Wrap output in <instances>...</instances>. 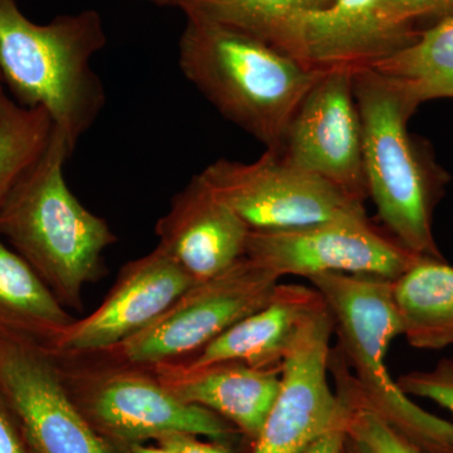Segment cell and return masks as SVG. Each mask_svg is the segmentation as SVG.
I'll return each instance as SVG.
<instances>
[{
    "instance_id": "cell-33",
    "label": "cell",
    "mask_w": 453,
    "mask_h": 453,
    "mask_svg": "<svg viewBox=\"0 0 453 453\" xmlns=\"http://www.w3.org/2000/svg\"><path fill=\"white\" fill-rule=\"evenodd\" d=\"M0 83H3V81H2V76H0Z\"/></svg>"
},
{
    "instance_id": "cell-31",
    "label": "cell",
    "mask_w": 453,
    "mask_h": 453,
    "mask_svg": "<svg viewBox=\"0 0 453 453\" xmlns=\"http://www.w3.org/2000/svg\"><path fill=\"white\" fill-rule=\"evenodd\" d=\"M344 453H371L369 449H366L363 443H360L359 441L354 440L353 437H347V441H345V449Z\"/></svg>"
},
{
    "instance_id": "cell-6",
    "label": "cell",
    "mask_w": 453,
    "mask_h": 453,
    "mask_svg": "<svg viewBox=\"0 0 453 453\" xmlns=\"http://www.w3.org/2000/svg\"><path fill=\"white\" fill-rule=\"evenodd\" d=\"M58 363L80 411L112 445L127 447L175 434L225 441L234 432L219 414L173 395L144 366L105 362L70 368Z\"/></svg>"
},
{
    "instance_id": "cell-17",
    "label": "cell",
    "mask_w": 453,
    "mask_h": 453,
    "mask_svg": "<svg viewBox=\"0 0 453 453\" xmlns=\"http://www.w3.org/2000/svg\"><path fill=\"white\" fill-rule=\"evenodd\" d=\"M321 301L314 288L279 283L264 308L246 316L181 365L199 368L237 362L264 371H281L297 332Z\"/></svg>"
},
{
    "instance_id": "cell-22",
    "label": "cell",
    "mask_w": 453,
    "mask_h": 453,
    "mask_svg": "<svg viewBox=\"0 0 453 453\" xmlns=\"http://www.w3.org/2000/svg\"><path fill=\"white\" fill-rule=\"evenodd\" d=\"M334 0H188L183 12H193L270 42L291 17L332 4ZM270 44V43H268Z\"/></svg>"
},
{
    "instance_id": "cell-28",
    "label": "cell",
    "mask_w": 453,
    "mask_h": 453,
    "mask_svg": "<svg viewBox=\"0 0 453 453\" xmlns=\"http://www.w3.org/2000/svg\"><path fill=\"white\" fill-rule=\"evenodd\" d=\"M347 426V425H345ZM340 426L318 438L301 453H344L347 427Z\"/></svg>"
},
{
    "instance_id": "cell-12",
    "label": "cell",
    "mask_w": 453,
    "mask_h": 453,
    "mask_svg": "<svg viewBox=\"0 0 453 453\" xmlns=\"http://www.w3.org/2000/svg\"><path fill=\"white\" fill-rule=\"evenodd\" d=\"M353 73L351 67L321 71L273 151L365 202L368 192Z\"/></svg>"
},
{
    "instance_id": "cell-2",
    "label": "cell",
    "mask_w": 453,
    "mask_h": 453,
    "mask_svg": "<svg viewBox=\"0 0 453 453\" xmlns=\"http://www.w3.org/2000/svg\"><path fill=\"white\" fill-rule=\"evenodd\" d=\"M181 73L226 120L267 150H277L301 100L321 70H312L242 31L184 12Z\"/></svg>"
},
{
    "instance_id": "cell-25",
    "label": "cell",
    "mask_w": 453,
    "mask_h": 453,
    "mask_svg": "<svg viewBox=\"0 0 453 453\" xmlns=\"http://www.w3.org/2000/svg\"><path fill=\"white\" fill-rule=\"evenodd\" d=\"M389 13L398 22L416 25L417 20L453 16V0H386Z\"/></svg>"
},
{
    "instance_id": "cell-16",
    "label": "cell",
    "mask_w": 453,
    "mask_h": 453,
    "mask_svg": "<svg viewBox=\"0 0 453 453\" xmlns=\"http://www.w3.org/2000/svg\"><path fill=\"white\" fill-rule=\"evenodd\" d=\"M173 395L210 410L232 422L246 436L257 440L280 386V372L243 363H217L190 368L181 363L144 366Z\"/></svg>"
},
{
    "instance_id": "cell-18",
    "label": "cell",
    "mask_w": 453,
    "mask_h": 453,
    "mask_svg": "<svg viewBox=\"0 0 453 453\" xmlns=\"http://www.w3.org/2000/svg\"><path fill=\"white\" fill-rule=\"evenodd\" d=\"M402 335L411 347H453V266L423 257L392 283Z\"/></svg>"
},
{
    "instance_id": "cell-13",
    "label": "cell",
    "mask_w": 453,
    "mask_h": 453,
    "mask_svg": "<svg viewBox=\"0 0 453 453\" xmlns=\"http://www.w3.org/2000/svg\"><path fill=\"white\" fill-rule=\"evenodd\" d=\"M398 22L386 0H334L286 20L268 43L312 70L368 67L395 55L418 35Z\"/></svg>"
},
{
    "instance_id": "cell-11",
    "label": "cell",
    "mask_w": 453,
    "mask_h": 453,
    "mask_svg": "<svg viewBox=\"0 0 453 453\" xmlns=\"http://www.w3.org/2000/svg\"><path fill=\"white\" fill-rule=\"evenodd\" d=\"M334 323L321 297L283 359L279 392L253 453H301L326 432L347 425L348 404L330 388Z\"/></svg>"
},
{
    "instance_id": "cell-15",
    "label": "cell",
    "mask_w": 453,
    "mask_h": 453,
    "mask_svg": "<svg viewBox=\"0 0 453 453\" xmlns=\"http://www.w3.org/2000/svg\"><path fill=\"white\" fill-rule=\"evenodd\" d=\"M251 229L196 174L173 196L155 226L157 247L196 282L220 275L246 255Z\"/></svg>"
},
{
    "instance_id": "cell-4",
    "label": "cell",
    "mask_w": 453,
    "mask_h": 453,
    "mask_svg": "<svg viewBox=\"0 0 453 453\" xmlns=\"http://www.w3.org/2000/svg\"><path fill=\"white\" fill-rule=\"evenodd\" d=\"M353 82L366 192L384 231L419 257L443 259L434 240V214L447 177L408 131L417 107L371 67L354 68Z\"/></svg>"
},
{
    "instance_id": "cell-3",
    "label": "cell",
    "mask_w": 453,
    "mask_h": 453,
    "mask_svg": "<svg viewBox=\"0 0 453 453\" xmlns=\"http://www.w3.org/2000/svg\"><path fill=\"white\" fill-rule=\"evenodd\" d=\"M73 154L52 130L49 145L0 210V238L46 283L65 309L83 310V290L105 273L116 242L105 219L82 204L65 178Z\"/></svg>"
},
{
    "instance_id": "cell-24",
    "label": "cell",
    "mask_w": 453,
    "mask_h": 453,
    "mask_svg": "<svg viewBox=\"0 0 453 453\" xmlns=\"http://www.w3.org/2000/svg\"><path fill=\"white\" fill-rule=\"evenodd\" d=\"M396 383L405 395L429 399L453 414L452 360H441L432 371L407 372ZM447 453H453V445Z\"/></svg>"
},
{
    "instance_id": "cell-21",
    "label": "cell",
    "mask_w": 453,
    "mask_h": 453,
    "mask_svg": "<svg viewBox=\"0 0 453 453\" xmlns=\"http://www.w3.org/2000/svg\"><path fill=\"white\" fill-rule=\"evenodd\" d=\"M52 130V120L43 109H28L13 101L0 130V210L46 150Z\"/></svg>"
},
{
    "instance_id": "cell-10",
    "label": "cell",
    "mask_w": 453,
    "mask_h": 453,
    "mask_svg": "<svg viewBox=\"0 0 453 453\" xmlns=\"http://www.w3.org/2000/svg\"><path fill=\"white\" fill-rule=\"evenodd\" d=\"M0 393L29 453H116L80 411L49 349L0 332Z\"/></svg>"
},
{
    "instance_id": "cell-9",
    "label": "cell",
    "mask_w": 453,
    "mask_h": 453,
    "mask_svg": "<svg viewBox=\"0 0 453 453\" xmlns=\"http://www.w3.org/2000/svg\"><path fill=\"white\" fill-rule=\"evenodd\" d=\"M251 231H275L366 214L365 202L296 168L276 151L252 163L219 159L199 173Z\"/></svg>"
},
{
    "instance_id": "cell-19",
    "label": "cell",
    "mask_w": 453,
    "mask_h": 453,
    "mask_svg": "<svg viewBox=\"0 0 453 453\" xmlns=\"http://www.w3.org/2000/svg\"><path fill=\"white\" fill-rule=\"evenodd\" d=\"M76 319L0 238V332L50 349Z\"/></svg>"
},
{
    "instance_id": "cell-5",
    "label": "cell",
    "mask_w": 453,
    "mask_h": 453,
    "mask_svg": "<svg viewBox=\"0 0 453 453\" xmlns=\"http://www.w3.org/2000/svg\"><path fill=\"white\" fill-rule=\"evenodd\" d=\"M323 297L338 336L336 347L350 369L362 401L407 437L422 453H447L453 425L413 403L386 365L390 342L402 335L392 280L375 275L321 273L310 277Z\"/></svg>"
},
{
    "instance_id": "cell-29",
    "label": "cell",
    "mask_w": 453,
    "mask_h": 453,
    "mask_svg": "<svg viewBox=\"0 0 453 453\" xmlns=\"http://www.w3.org/2000/svg\"><path fill=\"white\" fill-rule=\"evenodd\" d=\"M127 449L129 453H173L170 449H165V447L162 445L157 447L146 446L142 442L131 443V445L127 446Z\"/></svg>"
},
{
    "instance_id": "cell-32",
    "label": "cell",
    "mask_w": 453,
    "mask_h": 453,
    "mask_svg": "<svg viewBox=\"0 0 453 453\" xmlns=\"http://www.w3.org/2000/svg\"><path fill=\"white\" fill-rule=\"evenodd\" d=\"M154 4L160 5V7H177L181 8L188 2V0H149Z\"/></svg>"
},
{
    "instance_id": "cell-8",
    "label": "cell",
    "mask_w": 453,
    "mask_h": 453,
    "mask_svg": "<svg viewBox=\"0 0 453 453\" xmlns=\"http://www.w3.org/2000/svg\"><path fill=\"white\" fill-rule=\"evenodd\" d=\"M244 256L279 279L353 273L392 281L423 258L372 225L366 214L294 228L251 231Z\"/></svg>"
},
{
    "instance_id": "cell-1",
    "label": "cell",
    "mask_w": 453,
    "mask_h": 453,
    "mask_svg": "<svg viewBox=\"0 0 453 453\" xmlns=\"http://www.w3.org/2000/svg\"><path fill=\"white\" fill-rule=\"evenodd\" d=\"M94 9L37 25L17 0H0V76L18 105L49 113L71 154L96 122L106 92L92 59L106 46Z\"/></svg>"
},
{
    "instance_id": "cell-14",
    "label": "cell",
    "mask_w": 453,
    "mask_h": 453,
    "mask_svg": "<svg viewBox=\"0 0 453 453\" xmlns=\"http://www.w3.org/2000/svg\"><path fill=\"white\" fill-rule=\"evenodd\" d=\"M195 281L160 247L127 262L103 303L74 320L50 351L59 359L103 353L135 335L180 297Z\"/></svg>"
},
{
    "instance_id": "cell-7",
    "label": "cell",
    "mask_w": 453,
    "mask_h": 453,
    "mask_svg": "<svg viewBox=\"0 0 453 453\" xmlns=\"http://www.w3.org/2000/svg\"><path fill=\"white\" fill-rule=\"evenodd\" d=\"M279 281V277L244 256L220 275L190 286L135 335L97 354L111 365L183 362L232 325L264 308L275 295Z\"/></svg>"
},
{
    "instance_id": "cell-23",
    "label": "cell",
    "mask_w": 453,
    "mask_h": 453,
    "mask_svg": "<svg viewBox=\"0 0 453 453\" xmlns=\"http://www.w3.org/2000/svg\"><path fill=\"white\" fill-rule=\"evenodd\" d=\"M329 371L333 372L336 392L348 404L345 427L349 436L363 443L371 453H422L398 429L362 401L351 383L350 369L339 349H333Z\"/></svg>"
},
{
    "instance_id": "cell-26",
    "label": "cell",
    "mask_w": 453,
    "mask_h": 453,
    "mask_svg": "<svg viewBox=\"0 0 453 453\" xmlns=\"http://www.w3.org/2000/svg\"><path fill=\"white\" fill-rule=\"evenodd\" d=\"M0 453H29L13 413L0 393Z\"/></svg>"
},
{
    "instance_id": "cell-30",
    "label": "cell",
    "mask_w": 453,
    "mask_h": 453,
    "mask_svg": "<svg viewBox=\"0 0 453 453\" xmlns=\"http://www.w3.org/2000/svg\"><path fill=\"white\" fill-rule=\"evenodd\" d=\"M12 104H13V100H11V98L7 96L4 89H3V83H0V130H2L3 124H4Z\"/></svg>"
},
{
    "instance_id": "cell-27",
    "label": "cell",
    "mask_w": 453,
    "mask_h": 453,
    "mask_svg": "<svg viewBox=\"0 0 453 453\" xmlns=\"http://www.w3.org/2000/svg\"><path fill=\"white\" fill-rule=\"evenodd\" d=\"M159 445L170 449L173 453H226L222 447L204 443L196 440L192 434H168L157 438Z\"/></svg>"
},
{
    "instance_id": "cell-20",
    "label": "cell",
    "mask_w": 453,
    "mask_h": 453,
    "mask_svg": "<svg viewBox=\"0 0 453 453\" xmlns=\"http://www.w3.org/2000/svg\"><path fill=\"white\" fill-rule=\"evenodd\" d=\"M413 106L453 98V16L419 31L412 43L371 65Z\"/></svg>"
}]
</instances>
